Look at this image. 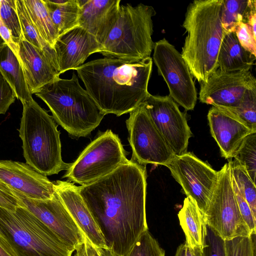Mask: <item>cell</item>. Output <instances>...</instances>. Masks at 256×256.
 I'll return each mask as SVG.
<instances>
[{
  "label": "cell",
  "mask_w": 256,
  "mask_h": 256,
  "mask_svg": "<svg viewBox=\"0 0 256 256\" xmlns=\"http://www.w3.org/2000/svg\"><path fill=\"white\" fill-rule=\"evenodd\" d=\"M156 12L152 6L140 3L120 5L115 23L99 52L105 57L138 62L150 57L152 18Z\"/></svg>",
  "instance_id": "6"
},
{
  "label": "cell",
  "mask_w": 256,
  "mask_h": 256,
  "mask_svg": "<svg viewBox=\"0 0 256 256\" xmlns=\"http://www.w3.org/2000/svg\"><path fill=\"white\" fill-rule=\"evenodd\" d=\"M246 24L250 26L254 34L256 36V9L253 10L250 12Z\"/></svg>",
  "instance_id": "43"
},
{
  "label": "cell",
  "mask_w": 256,
  "mask_h": 256,
  "mask_svg": "<svg viewBox=\"0 0 256 256\" xmlns=\"http://www.w3.org/2000/svg\"><path fill=\"white\" fill-rule=\"evenodd\" d=\"M101 45L84 28L78 26L58 36L53 51L56 68L60 75L76 70L92 54L98 52Z\"/></svg>",
  "instance_id": "16"
},
{
  "label": "cell",
  "mask_w": 256,
  "mask_h": 256,
  "mask_svg": "<svg viewBox=\"0 0 256 256\" xmlns=\"http://www.w3.org/2000/svg\"><path fill=\"white\" fill-rule=\"evenodd\" d=\"M233 158L244 169L256 184V132L250 134L244 138Z\"/></svg>",
  "instance_id": "30"
},
{
  "label": "cell",
  "mask_w": 256,
  "mask_h": 256,
  "mask_svg": "<svg viewBox=\"0 0 256 256\" xmlns=\"http://www.w3.org/2000/svg\"><path fill=\"white\" fill-rule=\"evenodd\" d=\"M17 56L23 68L30 92L34 94L60 74L43 52L22 36L18 43Z\"/></svg>",
  "instance_id": "20"
},
{
  "label": "cell",
  "mask_w": 256,
  "mask_h": 256,
  "mask_svg": "<svg viewBox=\"0 0 256 256\" xmlns=\"http://www.w3.org/2000/svg\"><path fill=\"white\" fill-rule=\"evenodd\" d=\"M223 0H196L186 8L182 26L187 36L182 56L193 77L205 83L218 69V57L226 32L221 15Z\"/></svg>",
  "instance_id": "3"
},
{
  "label": "cell",
  "mask_w": 256,
  "mask_h": 256,
  "mask_svg": "<svg viewBox=\"0 0 256 256\" xmlns=\"http://www.w3.org/2000/svg\"><path fill=\"white\" fill-rule=\"evenodd\" d=\"M156 129L176 156L187 152L192 134L185 114L169 96L150 94L142 103Z\"/></svg>",
  "instance_id": "13"
},
{
  "label": "cell",
  "mask_w": 256,
  "mask_h": 256,
  "mask_svg": "<svg viewBox=\"0 0 256 256\" xmlns=\"http://www.w3.org/2000/svg\"><path fill=\"white\" fill-rule=\"evenodd\" d=\"M0 234L18 256H72L74 250L27 208L0 206Z\"/></svg>",
  "instance_id": "7"
},
{
  "label": "cell",
  "mask_w": 256,
  "mask_h": 256,
  "mask_svg": "<svg viewBox=\"0 0 256 256\" xmlns=\"http://www.w3.org/2000/svg\"><path fill=\"white\" fill-rule=\"evenodd\" d=\"M72 256H115L108 249L98 247L92 244L86 237L78 245Z\"/></svg>",
  "instance_id": "38"
},
{
  "label": "cell",
  "mask_w": 256,
  "mask_h": 256,
  "mask_svg": "<svg viewBox=\"0 0 256 256\" xmlns=\"http://www.w3.org/2000/svg\"><path fill=\"white\" fill-rule=\"evenodd\" d=\"M231 180L232 188L242 216L247 225L250 234H256V219L254 218L249 205L242 195L232 177Z\"/></svg>",
  "instance_id": "37"
},
{
  "label": "cell",
  "mask_w": 256,
  "mask_h": 256,
  "mask_svg": "<svg viewBox=\"0 0 256 256\" xmlns=\"http://www.w3.org/2000/svg\"><path fill=\"white\" fill-rule=\"evenodd\" d=\"M178 218L186 236V244L202 248L207 224L206 216L191 198L186 196L184 200Z\"/></svg>",
  "instance_id": "23"
},
{
  "label": "cell",
  "mask_w": 256,
  "mask_h": 256,
  "mask_svg": "<svg viewBox=\"0 0 256 256\" xmlns=\"http://www.w3.org/2000/svg\"><path fill=\"white\" fill-rule=\"evenodd\" d=\"M120 0H86L82 6L78 26L92 36L101 45L116 20Z\"/></svg>",
  "instance_id": "21"
},
{
  "label": "cell",
  "mask_w": 256,
  "mask_h": 256,
  "mask_svg": "<svg viewBox=\"0 0 256 256\" xmlns=\"http://www.w3.org/2000/svg\"><path fill=\"white\" fill-rule=\"evenodd\" d=\"M256 86L250 70L226 72L217 69L205 83L200 84L199 100L214 107L234 111L245 92Z\"/></svg>",
  "instance_id": "14"
},
{
  "label": "cell",
  "mask_w": 256,
  "mask_h": 256,
  "mask_svg": "<svg viewBox=\"0 0 256 256\" xmlns=\"http://www.w3.org/2000/svg\"><path fill=\"white\" fill-rule=\"evenodd\" d=\"M0 20L10 30L14 41L18 44L22 37L16 0H0Z\"/></svg>",
  "instance_id": "32"
},
{
  "label": "cell",
  "mask_w": 256,
  "mask_h": 256,
  "mask_svg": "<svg viewBox=\"0 0 256 256\" xmlns=\"http://www.w3.org/2000/svg\"><path fill=\"white\" fill-rule=\"evenodd\" d=\"M29 17L42 40L53 49L58 37L44 0H22Z\"/></svg>",
  "instance_id": "25"
},
{
  "label": "cell",
  "mask_w": 256,
  "mask_h": 256,
  "mask_svg": "<svg viewBox=\"0 0 256 256\" xmlns=\"http://www.w3.org/2000/svg\"><path fill=\"white\" fill-rule=\"evenodd\" d=\"M256 9L255 0H223L221 22L226 33L234 32L240 22L246 23L250 12Z\"/></svg>",
  "instance_id": "27"
},
{
  "label": "cell",
  "mask_w": 256,
  "mask_h": 256,
  "mask_svg": "<svg viewBox=\"0 0 256 256\" xmlns=\"http://www.w3.org/2000/svg\"><path fill=\"white\" fill-rule=\"evenodd\" d=\"M152 70L151 57L138 62L104 57L76 70L101 112L119 116L130 112L150 94L148 88Z\"/></svg>",
  "instance_id": "2"
},
{
  "label": "cell",
  "mask_w": 256,
  "mask_h": 256,
  "mask_svg": "<svg viewBox=\"0 0 256 256\" xmlns=\"http://www.w3.org/2000/svg\"><path fill=\"white\" fill-rule=\"evenodd\" d=\"M6 44L4 40L0 35V48Z\"/></svg>",
  "instance_id": "47"
},
{
  "label": "cell",
  "mask_w": 256,
  "mask_h": 256,
  "mask_svg": "<svg viewBox=\"0 0 256 256\" xmlns=\"http://www.w3.org/2000/svg\"><path fill=\"white\" fill-rule=\"evenodd\" d=\"M218 173L217 182L205 214L206 224L224 240L250 236L232 188L228 163Z\"/></svg>",
  "instance_id": "9"
},
{
  "label": "cell",
  "mask_w": 256,
  "mask_h": 256,
  "mask_svg": "<svg viewBox=\"0 0 256 256\" xmlns=\"http://www.w3.org/2000/svg\"><path fill=\"white\" fill-rule=\"evenodd\" d=\"M16 98L15 93L0 72V114H5Z\"/></svg>",
  "instance_id": "39"
},
{
  "label": "cell",
  "mask_w": 256,
  "mask_h": 256,
  "mask_svg": "<svg viewBox=\"0 0 256 256\" xmlns=\"http://www.w3.org/2000/svg\"><path fill=\"white\" fill-rule=\"evenodd\" d=\"M175 256H186L185 243L180 244L178 248Z\"/></svg>",
  "instance_id": "45"
},
{
  "label": "cell",
  "mask_w": 256,
  "mask_h": 256,
  "mask_svg": "<svg viewBox=\"0 0 256 256\" xmlns=\"http://www.w3.org/2000/svg\"><path fill=\"white\" fill-rule=\"evenodd\" d=\"M256 56L244 48L234 32L226 33L218 57V69L226 72L250 70Z\"/></svg>",
  "instance_id": "22"
},
{
  "label": "cell",
  "mask_w": 256,
  "mask_h": 256,
  "mask_svg": "<svg viewBox=\"0 0 256 256\" xmlns=\"http://www.w3.org/2000/svg\"><path fill=\"white\" fill-rule=\"evenodd\" d=\"M0 35L10 48L16 54L18 52V44L14 40L10 30L0 20Z\"/></svg>",
  "instance_id": "41"
},
{
  "label": "cell",
  "mask_w": 256,
  "mask_h": 256,
  "mask_svg": "<svg viewBox=\"0 0 256 256\" xmlns=\"http://www.w3.org/2000/svg\"><path fill=\"white\" fill-rule=\"evenodd\" d=\"M0 180L32 199H50L55 192L54 182L26 163L0 160Z\"/></svg>",
  "instance_id": "17"
},
{
  "label": "cell",
  "mask_w": 256,
  "mask_h": 256,
  "mask_svg": "<svg viewBox=\"0 0 256 256\" xmlns=\"http://www.w3.org/2000/svg\"><path fill=\"white\" fill-rule=\"evenodd\" d=\"M20 205L52 230L64 242L75 250L84 236L68 213L57 194L48 200H35L10 188Z\"/></svg>",
  "instance_id": "15"
},
{
  "label": "cell",
  "mask_w": 256,
  "mask_h": 256,
  "mask_svg": "<svg viewBox=\"0 0 256 256\" xmlns=\"http://www.w3.org/2000/svg\"><path fill=\"white\" fill-rule=\"evenodd\" d=\"M19 136L26 163L48 176L67 170L62 156L60 132L52 116L34 99L22 104Z\"/></svg>",
  "instance_id": "5"
},
{
  "label": "cell",
  "mask_w": 256,
  "mask_h": 256,
  "mask_svg": "<svg viewBox=\"0 0 256 256\" xmlns=\"http://www.w3.org/2000/svg\"><path fill=\"white\" fill-rule=\"evenodd\" d=\"M242 46L256 56V36L250 26L245 22H240L234 32Z\"/></svg>",
  "instance_id": "36"
},
{
  "label": "cell",
  "mask_w": 256,
  "mask_h": 256,
  "mask_svg": "<svg viewBox=\"0 0 256 256\" xmlns=\"http://www.w3.org/2000/svg\"><path fill=\"white\" fill-rule=\"evenodd\" d=\"M16 4L23 38L43 52L56 70L53 49L42 40L33 25L22 0H16Z\"/></svg>",
  "instance_id": "28"
},
{
  "label": "cell",
  "mask_w": 256,
  "mask_h": 256,
  "mask_svg": "<svg viewBox=\"0 0 256 256\" xmlns=\"http://www.w3.org/2000/svg\"><path fill=\"white\" fill-rule=\"evenodd\" d=\"M227 256H256V234L225 240Z\"/></svg>",
  "instance_id": "34"
},
{
  "label": "cell",
  "mask_w": 256,
  "mask_h": 256,
  "mask_svg": "<svg viewBox=\"0 0 256 256\" xmlns=\"http://www.w3.org/2000/svg\"><path fill=\"white\" fill-rule=\"evenodd\" d=\"M212 136L218 144L222 156L232 159L244 138L252 130L232 112L212 107L208 114Z\"/></svg>",
  "instance_id": "18"
},
{
  "label": "cell",
  "mask_w": 256,
  "mask_h": 256,
  "mask_svg": "<svg viewBox=\"0 0 256 256\" xmlns=\"http://www.w3.org/2000/svg\"><path fill=\"white\" fill-rule=\"evenodd\" d=\"M54 184L55 192L84 236L94 246L108 249L100 226L81 197L78 186L68 180H58Z\"/></svg>",
  "instance_id": "19"
},
{
  "label": "cell",
  "mask_w": 256,
  "mask_h": 256,
  "mask_svg": "<svg viewBox=\"0 0 256 256\" xmlns=\"http://www.w3.org/2000/svg\"><path fill=\"white\" fill-rule=\"evenodd\" d=\"M232 112L256 132V86L246 90L238 107Z\"/></svg>",
  "instance_id": "31"
},
{
  "label": "cell",
  "mask_w": 256,
  "mask_h": 256,
  "mask_svg": "<svg viewBox=\"0 0 256 256\" xmlns=\"http://www.w3.org/2000/svg\"><path fill=\"white\" fill-rule=\"evenodd\" d=\"M186 244V256H202L201 248L198 247H190Z\"/></svg>",
  "instance_id": "44"
},
{
  "label": "cell",
  "mask_w": 256,
  "mask_h": 256,
  "mask_svg": "<svg viewBox=\"0 0 256 256\" xmlns=\"http://www.w3.org/2000/svg\"><path fill=\"white\" fill-rule=\"evenodd\" d=\"M146 171L133 160L88 184L78 192L115 256H126L148 230Z\"/></svg>",
  "instance_id": "1"
},
{
  "label": "cell",
  "mask_w": 256,
  "mask_h": 256,
  "mask_svg": "<svg viewBox=\"0 0 256 256\" xmlns=\"http://www.w3.org/2000/svg\"><path fill=\"white\" fill-rule=\"evenodd\" d=\"M126 256H165V252L147 230L140 236Z\"/></svg>",
  "instance_id": "33"
},
{
  "label": "cell",
  "mask_w": 256,
  "mask_h": 256,
  "mask_svg": "<svg viewBox=\"0 0 256 256\" xmlns=\"http://www.w3.org/2000/svg\"><path fill=\"white\" fill-rule=\"evenodd\" d=\"M50 2L56 4H62L66 2L68 0H50Z\"/></svg>",
  "instance_id": "46"
},
{
  "label": "cell",
  "mask_w": 256,
  "mask_h": 256,
  "mask_svg": "<svg viewBox=\"0 0 256 256\" xmlns=\"http://www.w3.org/2000/svg\"><path fill=\"white\" fill-rule=\"evenodd\" d=\"M228 163L231 177L249 205L254 218L256 219V184L250 178L244 169L235 160H228Z\"/></svg>",
  "instance_id": "29"
},
{
  "label": "cell",
  "mask_w": 256,
  "mask_h": 256,
  "mask_svg": "<svg viewBox=\"0 0 256 256\" xmlns=\"http://www.w3.org/2000/svg\"><path fill=\"white\" fill-rule=\"evenodd\" d=\"M48 106L52 118L73 138L86 137L105 116L73 72L70 79L60 77L35 94Z\"/></svg>",
  "instance_id": "4"
},
{
  "label": "cell",
  "mask_w": 256,
  "mask_h": 256,
  "mask_svg": "<svg viewBox=\"0 0 256 256\" xmlns=\"http://www.w3.org/2000/svg\"><path fill=\"white\" fill-rule=\"evenodd\" d=\"M132 158L138 164L166 166L176 156L160 135L142 103L126 120Z\"/></svg>",
  "instance_id": "11"
},
{
  "label": "cell",
  "mask_w": 256,
  "mask_h": 256,
  "mask_svg": "<svg viewBox=\"0 0 256 256\" xmlns=\"http://www.w3.org/2000/svg\"><path fill=\"white\" fill-rule=\"evenodd\" d=\"M0 256H18L12 246L0 234Z\"/></svg>",
  "instance_id": "42"
},
{
  "label": "cell",
  "mask_w": 256,
  "mask_h": 256,
  "mask_svg": "<svg viewBox=\"0 0 256 256\" xmlns=\"http://www.w3.org/2000/svg\"><path fill=\"white\" fill-rule=\"evenodd\" d=\"M0 72L22 104L33 99L22 64L16 54L7 44L0 48Z\"/></svg>",
  "instance_id": "24"
},
{
  "label": "cell",
  "mask_w": 256,
  "mask_h": 256,
  "mask_svg": "<svg viewBox=\"0 0 256 256\" xmlns=\"http://www.w3.org/2000/svg\"><path fill=\"white\" fill-rule=\"evenodd\" d=\"M128 160L118 136L108 130L100 134L70 164L63 178L80 186L88 184Z\"/></svg>",
  "instance_id": "8"
},
{
  "label": "cell",
  "mask_w": 256,
  "mask_h": 256,
  "mask_svg": "<svg viewBox=\"0 0 256 256\" xmlns=\"http://www.w3.org/2000/svg\"><path fill=\"white\" fill-rule=\"evenodd\" d=\"M44 0L58 36L78 26L81 7L78 0H68L62 4Z\"/></svg>",
  "instance_id": "26"
},
{
  "label": "cell",
  "mask_w": 256,
  "mask_h": 256,
  "mask_svg": "<svg viewBox=\"0 0 256 256\" xmlns=\"http://www.w3.org/2000/svg\"><path fill=\"white\" fill-rule=\"evenodd\" d=\"M153 60L166 82L169 96L187 110H193L198 98L193 76L182 54L165 38L154 42Z\"/></svg>",
  "instance_id": "10"
},
{
  "label": "cell",
  "mask_w": 256,
  "mask_h": 256,
  "mask_svg": "<svg viewBox=\"0 0 256 256\" xmlns=\"http://www.w3.org/2000/svg\"><path fill=\"white\" fill-rule=\"evenodd\" d=\"M201 250L202 256H227L225 240L208 224Z\"/></svg>",
  "instance_id": "35"
},
{
  "label": "cell",
  "mask_w": 256,
  "mask_h": 256,
  "mask_svg": "<svg viewBox=\"0 0 256 256\" xmlns=\"http://www.w3.org/2000/svg\"><path fill=\"white\" fill-rule=\"evenodd\" d=\"M20 206V201L14 194L10 188L0 180V206L14 212Z\"/></svg>",
  "instance_id": "40"
},
{
  "label": "cell",
  "mask_w": 256,
  "mask_h": 256,
  "mask_svg": "<svg viewBox=\"0 0 256 256\" xmlns=\"http://www.w3.org/2000/svg\"><path fill=\"white\" fill-rule=\"evenodd\" d=\"M166 166L186 196L191 198L205 214L217 182L218 171L191 152L176 156Z\"/></svg>",
  "instance_id": "12"
}]
</instances>
